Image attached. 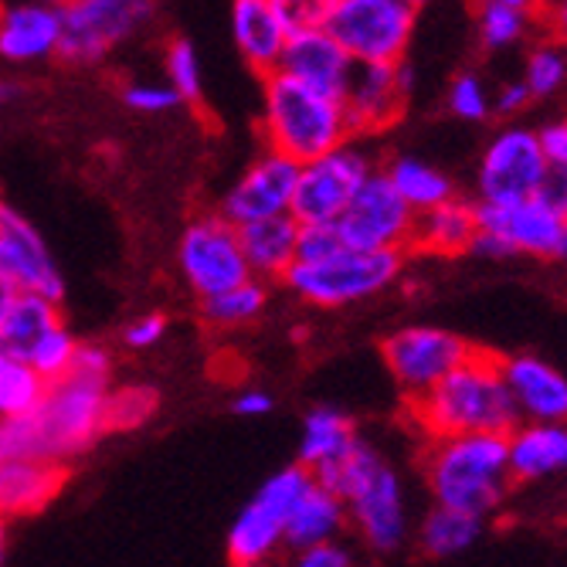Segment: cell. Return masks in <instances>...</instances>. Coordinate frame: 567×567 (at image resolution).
Returning a JSON list of instances; mask_svg holds the SVG:
<instances>
[{"mask_svg":"<svg viewBox=\"0 0 567 567\" xmlns=\"http://www.w3.org/2000/svg\"><path fill=\"white\" fill-rule=\"evenodd\" d=\"M419 18L415 0H323L320 28L353 65H401Z\"/></svg>","mask_w":567,"mask_h":567,"instance_id":"obj_6","label":"cell"},{"mask_svg":"<svg viewBox=\"0 0 567 567\" xmlns=\"http://www.w3.org/2000/svg\"><path fill=\"white\" fill-rule=\"evenodd\" d=\"M537 133V143H540V153L547 167H557V171H567V120H557V123H547Z\"/></svg>","mask_w":567,"mask_h":567,"instance_id":"obj_44","label":"cell"},{"mask_svg":"<svg viewBox=\"0 0 567 567\" xmlns=\"http://www.w3.org/2000/svg\"><path fill=\"white\" fill-rule=\"evenodd\" d=\"M292 31L296 18L289 0H235L231 4V34L255 75L266 79L279 69Z\"/></svg>","mask_w":567,"mask_h":567,"instance_id":"obj_19","label":"cell"},{"mask_svg":"<svg viewBox=\"0 0 567 567\" xmlns=\"http://www.w3.org/2000/svg\"><path fill=\"white\" fill-rule=\"evenodd\" d=\"M384 177L391 181L398 197L415 215H425V212H432V208H439V204L455 197V184L442 171L429 167L419 157H408V153L391 157V164L384 167Z\"/></svg>","mask_w":567,"mask_h":567,"instance_id":"obj_31","label":"cell"},{"mask_svg":"<svg viewBox=\"0 0 567 567\" xmlns=\"http://www.w3.org/2000/svg\"><path fill=\"white\" fill-rule=\"evenodd\" d=\"M262 140L266 150L302 167L353 143V130L343 99L320 95L282 72H272L262 79Z\"/></svg>","mask_w":567,"mask_h":567,"instance_id":"obj_4","label":"cell"},{"mask_svg":"<svg viewBox=\"0 0 567 567\" xmlns=\"http://www.w3.org/2000/svg\"><path fill=\"white\" fill-rule=\"evenodd\" d=\"M343 238L337 231V225H302L299 238H296V262L309 266V262H323L330 255L343 251Z\"/></svg>","mask_w":567,"mask_h":567,"instance_id":"obj_40","label":"cell"},{"mask_svg":"<svg viewBox=\"0 0 567 567\" xmlns=\"http://www.w3.org/2000/svg\"><path fill=\"white\" fill-rule=\"evenodd\" d=\"M540 34L557 41L560 48L567 44V0H557V4H540Z\"/></svg>","mask_w":567,"mask_h":567,"instance_id":"obj_47","label":"cell"},{"mask_svg":"<svg viewBox=\"0 0 567 567\" xmlns=\"http://www.w3.org/2000/svg\"><path fill=\"white\" fill-rule=\"evenodd\" d=\"M48 384L31 371L28 360L0 350V422L24 419L41 404Z\"/></svg>","mask_w":567,"mask_h":567,"instance_id":"obj_33","label":"cell"},{"mask_svg":"<svg viewBox=\"0 0 567 567\" xmlns=\"http://www.w3.org/2000/svg\"><path fill=\"white\" fill-rule=\"evenodd\" d=\"M378 167L371 164V153L360 150L357 143H347L327 157H317L299 167L296 190H292V208L289 218L302 225H337L347 204L360 190Z\"/></svg>","mask_w":567,"mask_h":567,"instance_id":"obj_11","label":"cell"},{"mask_svg":"<svg viewBox=\"0 0 567 567\" xmlns=\"http://www.w3.org/2000/svg\"><path fill=\"white\" fill-rule=\"evenodd\" d=\"M411 228H415V212L398 197L384 171H374L347 212L337 221V231L347 248L353 251H404L411 245Z\"/></svg>","mask_w":567,"mask_h":567,"instance_id":"obj_14","label":"cell"},{"mask_svg":"<svg viewBox=\"0 0 567 567\" xmlns=\"http://www.w3.org/2000/svg\"><path fill=\"white\" fill-rule=\"evenodd\" d=\"M272 408H276V398L259 388H248V391L235 394V401H231V411L238 419H266Z\"/></svg>","mask_w":567,"mask_h":567,"instance_id":"obj_46","label":"cell"},{"mask_svg":"<svg viewBox=\"0 0 567 567\" xmlns=\"http://www.w3.org/2000/svg\"><path fill=\"white\" fill-rule=\"evenodd\" d=\"M343 506L360 540L378 554H391L408 540L404 486L381 449L360 439L340 462L313 476Z\"/></svg>","mask_w":567,"mask_h":567,"instance_id":"obj_3","label":"cell"},{"mask_svg":"<svg viewBox=\"0 0 567 567\" xmlns=\"http://www.w3.org/2000/svg\"><path fill=\"white\" fill-rule=\"evenodd\" d=\"M0 279L21 296H41L51 302H62L65 296V279L41 231L4 197H0Z\"/></svg>","mask_w":567,"mask_h":567,"instance_id":"obj_16","label":"cell"},{"mask_svg":"<svg viewBox=\"0 0 567 567\" xmlns=\"http://www.w3.org/2000/svg\"><path fill=\"white\" fill-rule=\"evenodd\" d=\"M164 69H167V85L177 92L181 102H197L200 99V92H204V69H200L197 48L187 38H174L167 44Z\"/></svg>","mask_w":567,"mask_h":567,"instance_id":"obj_38","label":"cell"},{"mask_svg":"<svg viewBox=\"0 0 567 567\" xmlns=\"http://www.w3.org/2000/svg\"><path fill=\"white\" fill-rule=\"evenodd\" d=\"M62 327V309L59 302L41 299V296H14L4 323H0V350H8L21 360L31 357V350L55 330Z\"/></svg>","mask_w":567,"mask_h":567,"instance_id":"obj_29","label":"cell"},{"mask_svg":"<svg viewBox=\"0 0 567 567\" xmlns=\"http://www.w3.org/2000/svg\"><path fill=\"white\" fill-rule=\"evenodd\" d=\"M0 564H4V544H0Z\"/></svg>","mask_w":567,"mask_h":567,"instance_id":"obj_53","label":"cell"},{"mask_svg":"<svg viewBox=\"0 0 567 567\" xmlns=\"http://www.w3.org/2000/svg\"><path fill=\"white\" fill-rule=\"evenodd\" d=\"M476 245L473 255L486 259H509V255H530V259H557L564 241V215L550 212L537 197L493 208L476 204Z\"/></svg>","mask_w":567,"mask_h":567,"instance_id":"obj_13","label":"cell"},{"mask_svg":"<svg viewBox=\"0 0 567 567\" xmlns=\"http://www.w3.org/2000/svg\"><path fill=\"white\" fill-rule=\"evenodd\" d=\"M411 429H419L425 442L458 439V435H509L520 425L499 357L476 347V353L445 381H439L422 398L408 401Z\"/></svg>","mask_w":567,"mask_h":567,"instance_id":"obj_1","label":"cell"},{"mask_svg":"<svg viewBox=\"0 0 567 567\" xmlns=\"http://www.w3.org/2000/svg\"><path fill=\"white\" fill-rule=\"evenodd\" d=\"M476 353L470 340L439 327H401L381 340V357L408 401L422 398Z\"/></svg>","mask_w":567,"mask_h":567,"instance_id":"obj_12","label":"cell"},{"mask_svg":"<svg viewBox=\"0 0 567 567\" xmlns=\"http://www.w3.org/2000/svg\"><path fill=\"white\" fill-rule=\"evenodd\" d=\"M540 204H547L550 212L557 215H567V171H557V167H547L537 194H534Z\"/></svg>","mask_w":567,"mask_h":567,"instance_id":"obj_45","label":"cell"},{"mask_svg":"<svg viewBox=\"0 0 567 567\" xmlns=\"http://www.w3.org/2000/svg\"><path fill=\"white\" fill-rule=\"evenodd\" d=\"M14 296H18V292H14L4 279H0V323H4V317H8V309H11Z\"/></svg>","mask_w":567,"mask_h":567,"instance_id":"obj_49","label":"cell"},{"mask_svg":"<svg viewBox=\"0 0 567 567\" xmlns=\"http://www.w3.org/2000/svg\"><path fill=\"white\" fill-rule=\"evenodd\" d=\"M146 0H65L59 59L69 65H99L126 44L150 18Z\"/></svg>","mask_w":567,"mask_h":567,"instance_id":"obj_9","label":"cell"},{"mask_svg":"<svg viewBox=\"0 0 567 567\" xmlns=\"http://www.w3.org/2000/svg\"><path fill=\"white\" fill-rule=\"evenodd\" d=\"M266 302H269V286L259 279H248V282L235 286L231 292H221L208 302H200V309H204V320L212 327L235 330V327H248L259 320Z\"/></svg>","mask_w":567,"mask_h":567,"instance_id":"obj_34","label":"cell"},{"mask_svg":"<svg viewBox=\"0 0 567 567\" xmlns=\"http://www.w3.org/2000/svg\"><path fill=\"white\" fill-rule=\"evenodd\" d=\"M79 347H82V343L75 340V333L62 323V327H55V330H51V333L31 350L28 364H31V371H34L44 384H55V381H62V378L75 368Z\"/></svg>","mask_w":567,"mask_h":567,"instance_id":"obj_37","label":"cell"},{"mask_svg":"<svg viewBox=\"0 0 567 567\" xmlns=\"http://www.w3.org/2000/svg\"><path fill=\"white\" fill-rule=\"evenodd\" d=\"M123 102L130 110L136 113H150V116H157V113H167L174 106H181V99L171 85L164 82H130L123 89Z\"/></svg>","mask_w":567,"mask_h":567,"instance_id":"obj_41","label":"cell"},{"mask_svg":"<svg viewBox=\"0 0 567 567\" xmlns=\"http://www.w3.org/2000/svg\"><path fill=\"white\" fill-rule=\"evenodd\" d=\"M404 251H353L343 248L323 262H296L286 272L289 292H296L302 302L320 309H340L364 302L384 289H391L404 269Z\"/></svg>","mask_w":567,"mask_h":567,"instance_id":"obj_7","label":"cell"},{"mask_svg":"<svg viewBox=\"0 0 567 567\" xmlns=\"http://www.w3.org/2000/svg\"><path fill=\"white\" fill-rule=\"evenodd\" d=\"M509 483H537L567 473V425L520 422L506 435Z\"/></svg>","mask_w":567,"mask_h":567,"instance_id":"obj_24","label":"cell"},{"mask_svg":"<svg viewBox=\"0 0 567 567\" xmlns=\"http://www.w3.org/2000/svg\"><path fill=\"white\" fill-rule=\"evenodd\" d=\"M411 92V72L401 65H353L350 82L343 89V110L357 133H381L391 130L404 110Z\"/></svg>","mask_w":567,"mask_h":567,"instance_id":"obj_18","label":"cell"},{"mask_svg":"<svg viewBox=\"0 0 567 567\" xmlns=\"http://www.w3.org/2000/svg\"><path fill=\"white\" fill-rule=\"evenodd\" d=\"M476 31L486 51L520 44L540 31V4H530V0H483L476 8Z\"/></svg>","mask_w":567,"mask_h":567,"instance_id":"obj_30","label":"cell"},{"mask_svg":"<svg viewBox=\"0 0 567 567\" xmlns=\"http://www.w3.org/2000/svg\"><path fill=\"white\" fill-rule=\"evenodd\" d=\"M547 174V161L540 153L537 133L524 126H506L499 130L489 146L483 150L476 204H493V208H506V204L530 200Z\"/></svg>","mask_w":567,"mask_h":567,"instance_id":"obj_15","label":"cell"},{"mask_svg":"<svg viewBox=\"0 0 567 567\" xmlns=\"http://www.w3.org/2000/svg\"><path fill=\"white\" fill-rule=\"evenodd\" d=\"M309 483H313V473H306L302 466H286L259 486V493L238 509L228 530L225 550L231 567H262L282 547L286 517Z\"/></svg>","mask_w":567,"mask_h":567,"instance_id":"obj_8","label":"cell"},{"mask_svg":"<svg viewBox=\"0 0 567 567\" xmlns=\"http://www.w3.org/2000/svg\"><path fill=\"white\" fill-rule=\"evenodd\" d=\"M65 483V466L55 462H0V520L44 509Z\"/></svg>","mask_w":567,"mask_h":567,"instance_id":"obj_27","label":"cell"},{"mask_svg":"<svg viewBox=\"0 0 567 567\" xmlns=\"http://www.w3.org/2000/svg\"><path fill=\"white\" fill-rule=\"evenodd\" d=\"M62 44V4L51 0H21L0 4V59L31 65L59 55Z\"/></svg>","mask_w":567,"mask_h":567,"instance_id":"obj_22","label":"cell"},{"mask_svg":"<svg viewBox=\"0 0 567 567\" xmlns=\"http://www.w3.org/2000/svg\"><path fill=\"white\" fill-rule=\"evenodd\" d=\"M557 259H567V225H564V241H560V255Z\"/></svg>","mask_w":567,"mask_h":567,"instance_id":"obj_51","label":"cell"},{"mask_svg":"<svg viewBox=\"0 0 567 567\" xmlns=\"http://www.w3.org/2000/svg\"><path fill=\"white\" fill-rule=\"evenodd\" d=\"M167 333V317L164 313H143L136 320L126 323L123 330V343L130 350H150V347H157Z\"/></svg>","mask_w":567,"mask_h":567,"instance_id":"obj_42","label":"cell"},{"mask_svg":"<svg viewBox=\"0 0 567 567\" xmlns=\"http://www.w3.org/2000/svg\"><path fill=\"white\" fill-rule=\"evenodd\" d=\"M486 530V520L473 517V513H462L452 506H432L425 513V520L419 527V547L425 557H455L462 550H470Z\"/></svg>","mask_w":567,"mask_h":567,"instance_id":"obj_32","label":"cell"},{"mask_svg":"<svg viewBox=\"0 0 567 567\" xmlns=\"http://www.w3.org/2000/svg\"><path fill=\"white\" fill-rule=\"evenodd\" d=\"M564 225H567V215H564Z\"/></svg>","mask_w":567,"mask_h":567,"instance_id":"obj_54","label":"cell"},{"mask_svg":"<svg viewBox=\"0 0 567 567\" xmlns=\"http://www.w3.org/2000/svg\"><path fill=\"white\" fill-rule=\"evenodd\" d=\"M296 177H299V164L279 157L272 150H262L259 157L245 167V174L225 190L218 215L235 228L289 215Z\"/></svg>","mask_w":567,"mask_h":567,"instance_id":"obj_17","label":"cell"},{"mask_svg":"<svg viewBox=\"0 0 567 567\" xmlns=\"http://www.w3.org/2000/svg\"><path fill=\"white\" fill-rule=\"evenodd\" d=\"M425 483L439 506L489 520L509 493L506 435H458L425 442Z\"/></svg>","mask_w":567,"mask_h":567,"instance_id":"obj_5","label":"cell"},{"mask_svg":"<svg viewBox=\"0 0 567 567\" xmlns=\"http://www.w3.org/2000/svg\"><path fill=\"white\" fill-rule=\"evenodd\" d=\"M286 567H353V554L337 540V544H323V547L296 550Z\"/></svg>","mask_w":567,"mask_h":567,"instance_id":"obj_43","label":"cell"},{"mask_svg":"<svg viewBox=\"0 0 567 567\" xmlns=\"http://www.w3.org/2000/svg\"><path fill=\"white\" fill-rule=\"evenodd\" d=\"M161 408V394L150 384H123L106 394L102 408V432H133L146 425Z\"/></svg>","mask_w":567,"mask_h":567,"instance_id":"obj_35","label":"cell"},{"mask_svg":"<svg viewBox=\"0 0 567 567\" xmlns=\"http://www.w3.org/2000/svg\"><path fill=\"white\" fill-rule=\"evenodd\" d=\"M524 89L530 92V99H547L554 95L564 82H567V51L550 41V38H540L530 51L527 59V69H524Z\"/></svg>","mask_w":567,"mask_h":567,"instance_id":"obj_36","label":"cell"},{"mask_svg":"<svg viewBox=\"0 0 567 567\" xmlns=\"http://www.w3.org/2000/svg\"><path fill=\"white\" fill-rule=\"evenodd\" d=\"M480 235L476 225V200L466 197H452L439 208L415 215V228H411V245L408 251H422V255H442V259H458V255L473 251Z\"/></svg>","mask_w":567,"mask_h":567,"instance_id":"obj_23","label":"cell"},{"mask_svg":"<svg viewBox=\"0 0 567 567\" xmlns=\"http://www.w3.org/2000/svg\"><path fill=\"white\" fill-rule=\"evenodd\" d=\"M449 110L466 120V123H483L493 113V95L486 89V82L476 72H462L452 79L449 85Z\"/></svg>","mask_w":567,"mask_h":567,"instance_id":"obj_39","label":"cell"},{"mask_svg":"<svg viewBox=\"0 0 567 567\" xmlns=\"http://www.w3.org/2000/svg\"><path fill=\"white\" fill-rule=\"evenodd\" d=\"M0 537H4V520H0ZM0 544H4V540H0Z\"/></svg>","mask_w":567,"mask_h":567,"instance_id":"obj_52","label":"cell"},{"mask_svg":"<svg viewBox=\"0 0 567 567\" xmlns=\"http://www.w3.org/2000/svg\"><path fill=\"white\" fill-rule=\"evenodd\" d=\"M530 92L524 89V82H506L496 95H493V113L496 116H517L520 110H527Z\"/></svg>","mask_w":567,"mask_h":567,"instance_id":"obj_48","label":"cell"},{"mask_svg":"<svg viewBox=\"0 0 567 567\" xmlns=\"http://www.w3.org/2000/svg\"><path fill=\"white\" fill-rule=\"evenodd\" d=\"M506 391L527 425H567V378L534 353L499 357Z\"/></svg>","mask_w":567,"mask_h":567,"instance_id":"obj_20","label":"cell"},{"mask_svg":"<svg viewBox=\"0 0 567 567\" xmlns=\"http://www.w3.org/2000/svg\"><path fill=\"white\" fill-rule=\"evenodd\" d=\"M343 527H347V506L313 480L309 489L296 499V506L289 509L282 544L292 554L309 550V547H323V544H337Z\"/></svg>","mask_w":567,"mask_h":567,"instance_id":"obj_26","label":"cell"},{"mask_svg":"<svg viewBox=\"0 0 567 567\" xmlns=\"http://www.w3.org/2000/svg\"><path fill=\"white\" fill-rule=\"evenodd\" d=\"M177 266L187 289L200 302L231 292L235 286L251 279L238 245V228L228 225L218 212L197 215L194 221H187L177 241Z\"/></svg>","mask_w":567,"mask_h":567,"instance_id":"obj_10","label":"cell"},{"mask_svg":"<svg viewBox=\"0 0 567 567\" xmlns=\"http://www.w3.org/2000/svg\"><path fill=\"white\" fill-rule=\"evenodd\" d=\"M296 238H299V225L289 215L241 225L238 245L245 255L248 276L266 286L272 279H286V272L296 266Z\"/></svg>","mask_w":567,"mask_h":567,"instance_id":"obj_25","label":"cell"},{"mask_svg":"<svg viewBox=\"0 0 567 567\" xmlns=\"http://www.w3.org/2000/svg\"><path fill=\"white\" fill-rule=\"evenodd\" d=\"M113 391V357L99 343H82L75 368L48 384L41 404L31 411L38 449L44 462H65L85 452L102 435V408Z\"/></svg>","mask_w":567,"mask_h":567,"instance_id":"obj_2","label":"cell"},{"mask_svg":"<svg viewBox=\"0 0 567 567\" xmlns=\"http://www.w3.org/2000/svg\"><path fill=\"white\" fill-rule=\"evenodd\" d=\"M360 442L357 425L343 415V411L330 404H317L306 411L302 419V435H299V462L306 473H320L333 462H340L353 445Z\"/></svg>","mask_w":567,"mask_h":567,"instance_id":"obj_28","label":"cell"},{"mask_svg":"<svg viewBox=\"0 0 567 567\" xmlns=\"http://www.w3.org/2000/svg\"><path fill=\"white\" fill-rule=\"evenodd\" d=\"M18 92H21V85H18V82H0V106H8V102H11Z\"/></svg>","mask_w":567,"mask_h":567,"instance_id":"obj_50","label":"cell"},{"mask_svg":"<svg viewBox=\"0 0 567 567\" xmlns=\"http://www.w3.org/2000/svg\"><path fill=\"white\" fill-rule=\"evenodd\" d=\"M276 72L289 75L292 82L313 89L320 95L343 99L353 62L347 59V51L323 28L299 24L286 41V51H282Z\"/></svg>","mask_w":567,"mask_h":567,"instance_id":"obj_21","label":"cell"}]
</instances>
